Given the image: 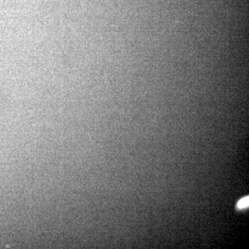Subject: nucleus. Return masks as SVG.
Listing matches in <instances>:
<instances>
[{
    "mask_svg": "<svg viewBox=\"0 0 249 249\" xmlns=\"http://www.w3.org/2000/svg\"><path fill=\"white\" fill-rule=\"evenodd\" d=\"M248 199H249L248 196H246V197L243 198L242 199H241L240 201L238 202L237 207L239 209H243V208H245L248 207V203H249Z\"/></svg>",
    "mask_w": 249,
    "mask_h": 249,
    "instance_id": "1",
    "label": "nucleus"
}]
</instances>
